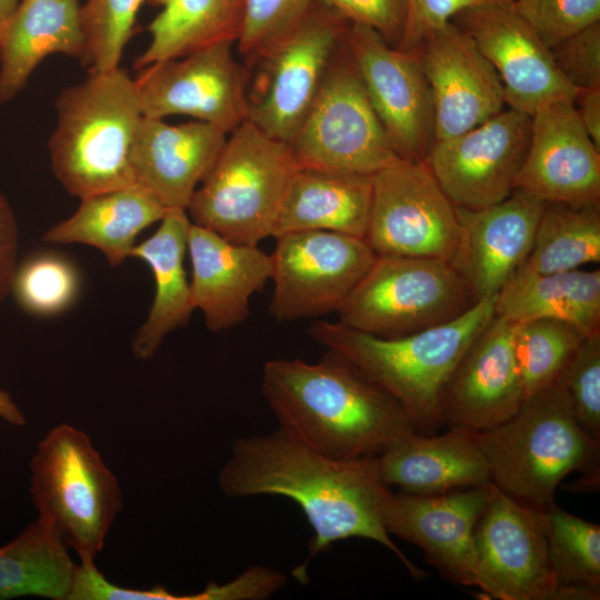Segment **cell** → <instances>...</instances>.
<instances>
[{"label": "cell", "mask_w": 600, "mask_h": 600, "mask_svg": "<svg viewBox=\"0 0 600 600\" xmlns=\"http://www.w3.org/2000/svg\"><path fill=\"white\" fill-rule=\"evenodd\" d=\"M229 498L280 496L296 502L313 536L309 559L341 540H372L394 553L416 580L428 573L393 543L383 520L392 492L377 457L338 459L313 450L281 429L238 438L218 476Z\"/></svg>", "instance_id": "cell-1"}, {"label": "cell", "mask_w": 600, "mask_h": 600, "mask_svg": "<svg viewBox=\"0 0 600 600\" xmlns=\"http://www.w3.org/2000/svg\"><path fill=\"white\" fill-rule=\"evenodd\" d=\"M261 392L278 428L338 459L377 457L416 430L403 408L344 357L271 359Z\"/></svg>", "instance_id": "cell-2"}, {"label": "cell", "mask_w": 600, "mask_h": 600, "mask_svg": "<svg viewBox=\"0 0 600 600\" xmlns=\"http://www.w3.org/2000/svg\"><path fill=\"white\" fill-rule=\"evenodd\" d=\"M494 300H480L449 322L403 337H374L327 320L312 322L308 333L387 391L418 432L434 433L443 424L446 387L469 346L494 317Z\"/></svg>", "instance_id": "cell-3"}, {"label": "cell", "mask_w": 600, "mask_h": 600, "mask_svg": "<svg viewBox=\"0 0 600 600\" xmlns=\"http://www.w3.org/2000/svg\"><path fill=\"white\" fill-rule=\"evenodd\" d=\"M56 113L50 162L70 194L82 199L136 184L130 154L143 114L124 69L90 71L60 93Z\"/></svg>", "instance_id": "cell-4"}, {"label": "cell", "mask_w": 600, "mask_h": 600, "mask_svg": "<svg viewBox=\"0 0 600 600\" xmlns=\"http://www.w3.org/2000/svg\"><path fill=\"white\" fill-rule=\"evenodd\" d=\"M474 434L490 482L539 510L554 502L566 477L599 469L600 442L579 426L557 381L526 399L506 421Z\"/></svg>", "instance_id": "cell-5"}, {"label": "cell", "mask_w": 600, "mask_h": 600, "mask_svg": "<svg viewBox=\"0 0 600 600\" xmlns=\"http://www.w3.org/2000/svg\"><path fill=\"white\" fill-rule=\"evenodd\" d=\"M30 496L38 519L80 563H94L122 509V492L86 432L62 423L44 436L30 461Z\"/></svg>", "instance_id": "cell-6"}, {"label": "cell", "mask_w": 600, "mask_h": 600, "mask_svg": "<svg viewBox=\"0 0 600 600\" xmlns=\"http://www.w3.org/2000/svg\"><path fill=\"white\" fill-rule=\"evenodd\" d=\"M297 168L288 143L246 120L227 134L187 213L192 223L231 242L258 246L273 237L286 190Z\"/></svg>", "instance_id": "cell-7"}, {"label": "cell", "mask_w": 600, "mask_h": 600, "mask_svg": "<svg viewBox=\"0 0 600 600\" xmlns=\"http://www.w3.org/2000/svg\"><path fill=\"white\" fill-rule=\"evenodd\" d=\"M476 303L447 260L377 256L337 310L340 323L380 338L408 336L449 322Z\"/></svg>", "instance_id": "cell-8"}, {"label": "cell", "mask_w": 600, "mask_h": 600, "mask_svg": "<svg viewBox=\"0 0 600 600\" xmlns=\"http://www.w3.org/2000/svg\"><path fill=\"white\" fill-rule=\"evenodd\" d=\"M298 167L373 176L401 160L344 46L288 143Z\"/></svg>", "instance_id": "cell-9"}, {"label": "cell", "mask_w": 600, "mask_h": 600, "mask_svg": "<svg viewBox=\"0 0 600 600\" xmlns=\"http://www.w3.org/2000/svg\"><path fill=\"white\" fill-rule=\"evenodd\" d=\"M274 239L269 312L278 321L337 312L377 258L364 238L346 233L306 230Z\"/></svg>", "instance_id": "cell-10"}, {"label": "cell", "mask_w": 600, "mask_h": 600, "mask_svg": "<svg viewBox=\"0 0 600 600\" xmlns=\"http://www.w3.org/2000/svg\"><path fill=\"white\" fill-rule=\"evenodd\" d=\"M459 236L456 206L426 161L401 159L372 176L364 239L377 256L450 261Z\"/></svg>", "instance_id": "cell-11"}, {"label": "cell", "mask_w": 600, "mask_h": 600, "mask_svg": "<svg viewBox=\"0 0 600 600\" xmlns=\"http://www.w3.org/2000/svg\"><path fill=\"white\" fill-rule=\"evenodd\" d=\"M349 22L314 1L302 21L260 60L262 92L249 100L247 120L289 143L311 108Z\"/></svg>", "instance_id": "cell-12"}, {"label": "cell", "mask_w": 600, "mask_h": 600, "mask_svg": "<svg viewBox=\"0 0 600 600\" xmlns=\"http://www.w3.org/2000/svg\"><path fill=\"white\" fill-rule=\"evenodd\" d=\"M232 46L216 43L140 69L134 84L143 117L187 116L226 133L246 121L247 77Z\"/></svg>", "instance_id": "cell-13"}, {"label": "cell", "mask_w": 600, "mask_h": 600, "mask_svg": "<svg viewBox=\"0 0 600 600\" xmlns=\"http://www.w3.org/2000/svg\"><path fill=\"white\" fill-rule=\"evenodd\" d=\"M492 484V483H491ZM477 588L496 600H552L558 587L543 511L492 484L474 529Z\"/></svg>", "instance_id": "cell-14"}, {"label": "cell", "mask_w": 600, "mask_h": 600, "mask_svg": "<svg viewBox=\"0 0 600 600\" xmlns=\"http://www.w3.org/2000/svg\"><path fill=\"white\" fill-rule=\"evenodd\" d=\"M344 46L398 157L426 161L434 113L419 52L391 47L376 30L350 22Z\"/></svg>", "instance_id": "cell-15"}, {"label": "cell", "mask_w": 600, "mask_h": 600, "mask_svg": "<svg viewBox=\"0 0 600 600\" xmlns=\"http://www.w3.org/2000/svg\"><path fill=\"white\" fill-rule=\"evenodd\" d=\"M451 21L473 39L493 66L510 109L531 117L550 102H574L578 89L563 77L551 50L519 14L513 0H484Z\"/></svg>", "instance_id": "cell-16"}, {"label": "cell", "mask_w": 600, "mask_h": 600, "mask_svg": "<svg viewBox=\"0 0 600 600\" xmlns=\"http://www.w3.org/2000/svg\"><path fill=\"white\" fill-rule=\"evenodd\" d=\"M531 132V117L508 109L458 136L434 141L426 159L454 206L478 209L514 190Z\"/></svg>", "instance_id": "cell-17"}, {"label": "cell", "mask_w": 600, "mask_h": 600, "mask_svg": "<svg viewBox=\"0 0 600 600\" xmlns=\"http://www.w3.org/2000/svg\"><path fill=\"white\" fill-rule=\"evenodd\" d=\"M491 482L437 494L391 492L383 526L419 547L443 579L477 587L474 529L491 492Z\"/></svg>", "instance_id": "cell-18"}, {"label": "cell", "mask_w": 600, "mask_h": 600, "mask_svg": "<svg viewBox=\"0 0 600 600\" xmlns=\"http://www.w3.org/2000/svg\"><path fill=\"white\" fill-rule=\"evenodd\" d=\"M514 189L546 202L600 206V149L573 101L550 102L531 116L530 141Z\"/></svg>", "instance_id": "cell-19"}, {"label": "cell", "mask_w": 600, "mask_h": 600, "mask_svg": "<svg viewBox=\"0 0 600 600\" xmlns=\"http://www.w3.org/2000/svg\"><path fill=\"white\" fill-rule=\"evenodd\" d=\"M434 113V141L468 131L502 111L504 92L493 66L452 21L419 49Z\"/></svg>", "instance_id": "cell-20"}, {"label": "cell", "mask_w": 600, "mask_h": 600, "mask_svg": "<svg viewBox=\"0 0 600 600\" xmlns=\"http://www.w3.org/2000/svg\"><path fill=\"white\" fill-rule=\"evenodd\" d=\"M547 202L514 189L504 200L478 209L456 206L460 236L449 261L474 301L496 298L526 260Z\"/></svg>", "instance_id": "cell-21"}, {"label": "cell", "mask_w": 600, "mask_h": 600, "mask_svg": "<svg viewBox=\"0 0 600 600\" xmlns=\"http://www.w3.org/2000/svg\"><path fill=\"white\" fill-rule=\"evenodd\" d=\"M514 324L494 314L469 346L443 393V424L482 431L520 409L524 392L514 351Z\"/></svg>", "instance_id": "cell-22"}, {"label": "cell", "mask_w": 600, "mask_h": 600, "mask_svg": "<svg viewBox=\"0 0 600 600\" xmlns=\"http://www.w3.org/2000/svg\"><path fill=\"white\" fill-rule=\"evenodd\" d=\"M187 251L192 268L191 302L203 313L207 328L222 332L242 323L249 317L251 297L271 280V256L258 246L231 242L192 222Z\"/></svg>", "instance_id": "cell-23"}, {"label": "cell", "mask_w": 600, "mask_h": 600, "mask_svg": "<svg viewBox=\"0 0 600 600\" xmlns=\"http://www.w3.org/2000/svg\"><path fill=\"white\" fill-rule=\"evenodd\" d=\"M227 134L198 120L170 124L142 117L130 154L134 182L150 190L168 210L187 211Z\"/></svg>", "instance_id": "cell-24"}, {"label": "cell", "mask_w": 600, "mask_h": 600, "mask_svg": "<svg viewBox=\"0 0 600 600\" xmlns=\"http://www.w3.org/2000/svg\"><path fill=\"white\" fill-rule=\"evenodd\" d=\"M382 481L411 494H437L490 482L474 431L450 427L442 434L409 433L377 456Z\"/></svg>", "instance_id": "cell-25"}, {"label": "cell", "mask_w": 600, "mask_h": 600, "mask_svg": "<svg viewBox=\"0 0 600 600\" xmlns=\"http://www.w3.org/2000/svg\"><path fill=\"white\" fill-rule=\"evenodd\" d=\"M79 0H21L0 22V106L13 99L51 54L79 59L84 38Z\"/></svg>", "instance_id": "cell-26"}, {"label": "cell", "mask_w": 600, "mask_h": 600, "mask_svg": "<svg viewBox=\"0 0 600 600\" xmlns=\"http://www.w3.org/2000/svg\"><path fill=\"white\" fill-rule=\"evenodd\" d=\"M372 198V176L298 167L286 190L273 238L322 230L364 238Z\"/></svg>", "instance_id": "cell-27"}, {"label": "cell", "mask_w": 600, "mask_h": 600, "mask_svg": "<svg viewBox=\"0 0 600 600\" xmlns=\"http://www.w3.org/2000/svg\"><path fill=\"white\" fill-rule=\"evenodd\" d=\"M160 222L131 253L151 268L156 282L150 311L131 342L132 353L140 360L152 358L170 332L188 324L194 310L183 264L191 220L186 210H169Z\"/></svg>", "instance_id": "cell-28"}, {"label": "cell", "mask_w": 600, "mask_h": 600, "mask_svg": "<svg viewBox=\"0 0 600 600\" xmlns=\"http://www.w3.org/2000/svg\"><path fill=\"white\" fill-rule=\"evenodd\" d=\"M80 200L76 212L48 229L42 239L97 248L110 266L131 257L138 234L169 211L150 190L137 183Z\"/></svg>", "instance_id": "cell-29"}, {"label": "cell", "mask_w": 600, "mask_h": 600, "mask_svg": "<svg viewBox=\"0 0 600 600\" xmlns=\"http://www.w3.org/2000/svg\"><path fill=\"white\" fill-rule=\"evenodd\" d=\"M496 314L513 322L548 318L587 336L600 332V270L554 273L517 271L494 300Z\"/></svg>", "instance_id": "cell-30"}, {"label": "cell", "mask_w": 600, "mask_h": 600, "mask_svg": "<svg viewBox=\"0 0 600 600\" xmlns=\"http://www.w3.org/2000/svg\"><path fill=\"white\" fill-rule=\"evenodd\" d=\"M161 8L148 26L150 42L134 68L178 58L220 42H237L244 0H148Z\"/></svg>", "instance_id": "cell-31"}, {"label": "cell", "mask_w": 600, "mask_h": 600, "mask_svg": "<svg viewBox=\"0 0 600 600\" xmlns=\"http://www.w3.org/2000/svg\"><path fill=\"white\" fill-rule=\"evenodd\" d=\"M77 566L63 542L37 518L0 548V599L68 600Z\"/></svg>", "instance_id": "cell-32"}, {"label": "cell", "mask_w": 600, "mask_h": 600, "mask_svg": "<svg viewBox=\"0 0 600 600\" xmlns=\"http://www.w3.org/2000/svg\"><path fill=\"white\" fill-rule=\"evenodd\" d=\"M599 261L600 206L547 202L530 252L517 271L554 273Z\"/></svg>", "instance_id": "cell-33"}, {"label": "cell", "mask_w": 600, "mask_h": 600, "mask_svg": "<svg viewBox=\"0 0 600 600\" xmlns=\"http://www.w3.org/2000/svg\"><path fill=\"white\" fill-rule=\"evenodd\" d=\"M586 337L576 326L557 319L516 322L513 342L524 400L556 383Z\"/></svg>", "instance_id": "cell-34"}, {"label": "cell", "mask_w": 600, "mask_h": 600, "mask_svg": "<svg viewBox=\"0 0 600 600\" xmlns=\"http://www.w3.org/2000/svg\"><path fill=\"white\" fill-rule=\"evenodd\" d=\"M542 511L558 586L600 589V526L561 509L554 502Z\"/></svg>", "instance_id": "cell-35"}, {"label": "cell", "mask_w": 600, "mask_h": 600, "mask_svg": "<svg viewBox=\"0 0 600 600\" xmlns=\"http://www.w3.org/2000/svg\"><path fill=\"white\" fill-rule=\"evenodd\" d=\"M77 266L62 254L39 252L17 266L11 293L36 317H53L69 309L80 292Z\"/></svg>", "instance_id": "cell-36"}, {"label": "cell", "mask_w": 600, "mask_h": 600, "mask_svg": "<svg viewBox=\"0 0 600 600\" xmlns=\"http://www.w3.org/2000/svg\"><path fill=\"white\" fill-rule=\"evenodd\" d=\"M144 0H86L80 8L84 38L82 63L90 71L120 67L139 9Z\"/></svg>", "instance_id": "cell-37"}, {"label": "cell", "mask_w": 600, "mask_h": 600, "mask_svg": "<svg viewBox=\"0 0 600 600\" xmlns=\"http://www.w3.org/2000/svg\"><path fill=\"white\" fill-rule=\"evenodd\" d=\"M314 0H244L239 52L260 60L307 16Z\"/></svg>", "instance_id": "cell-38"}, {"label": "cell", "mask_w": 600, "mask_h": 600, "mask_svg": "<svg viewBox=\"0 0 600 600\" xmlns=\"http://www.w3.org/2000/svg\"><path fill=\"white\" fill-rule=\"evenodd\" d=\"M557 382L579 426L600 442V332L584 338Z\"/></svg>", "instance_id": "cell-39"}, {"label": "cell", "mask_w": 600, "mask_h": 600, "mask_svg": "<svg viewBox=\"0 0 600 600\" xmlns=\"http://www.w3.org/2000/svg\"><path fill=\"white\" fill-rule=\"evenodd\" d=\"M513 4L549 49L600 22V0H513Z\"/></svg>", "instance_id": "cell-40"}, {"label": "cell", "mask_w": 600, "mask_h": 600, "mask_svg": "<svg viewBox=\"0 0 600 600\" xmlns=\"http://www.w3.org/2000/svg\"><path fill=\"white\" fill-rule=\"evenodd\" d=\"M550 50L557 67L576 89L600 86V22L563 39Z\"/></svg>", "instance_id": "cell-41"}, {"label": "cell", "mask_w": 600, "mask_h": 600, "mask_svg": "<svg viewBox=\"0 0 600 600\" xmlns=\"http://www.w3.org/2000/svg\"><path fill=\"white\" fill-rule=\"evenodd\" d=\"M333 10L350 23L376 30L387 42L400 41L404 23L406 0H314Z\"/></svg>", "instance_id": "cell-42"}, {"label": "cell", "mask_w": 600, "mask_h": 600, "mask_svg": "<svg viewBox=\"0 0 600 600\" xmlns=\"http://www.w3.org/2000/svg\"><path fill=\"white\" fill-rule=\"evenodd\" d=\"M484 0H406L407 14L398 49L419 52L424 40L460 11Z\"/></svg>", "instance_id": "cell-43"}, {"label": "cell", "mask_w": 600, "mask_h": 600, "mask_svg": "<svg viewBox=\"0 0 600 600\" xmlns=\"http://www.w3.org/2000/svg\"><path fill=\"white\" fill-rule=\"evenodd\" d=\"M19 230L14 213L0 193V304L11 292L17 269Z\"/></svg>", "instance_id": "cell-44"}, {"label": "cell", "mask_w": 600, "mask_h": 600, "mask_svg": "<svg viewBox=\"0 0 600 600\" xmlns=\"http://www.w3.org/2000/svg\"><path fill=\"white\" fill-rule=\"evenodd\" d=\"M573 103L578 104L576 110L583 128L600 149V86L578 90Z\"/></svg>", "instance_id": "cell-45"}, {"label": "cell", "mask_w": 600, "mask_h": 600, "mask_svg": "<svg viewBox=\"0 0 600 600\" xmlns=\"http://www.w3.org/2000/svg\"><path fill=\"white\" fill-rule=\"evenodd\" d=\"M0 418L14 427L26 426V418L14 403L11 396L3 390H0Z\"/></svg>", "instance_id": "cell-46"}, {"label": "cell", "mask_w": 600, "mask_h": 600, "mask_svg": "<svg viewBox=\"0 0 600 600\" xmlns=\"http://www.w3.org/2000/svg\"><path fill=\"white\" fill-rule=\"evenodd\" d=\"M21 0H0V22L8 18Z\"/></svg>", "instance_id": "cell-47"}]
</instances>
